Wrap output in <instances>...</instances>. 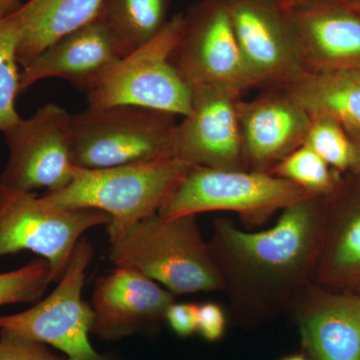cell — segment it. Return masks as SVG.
Returning a JSON list of instances; mask_svg holds the SVG:
<instances>
[{
	"label": "cell",
	"mask_w": 360,
	"mask_h": 360,
	"mask_svg": "<svg viewBox=\"0 0 360 360\" xmlns=\"http://www.w3.org/2000/svg\"><path fill=\"white\" fill-rule=\"evenodd\" d=\"M310 116H328L360 129V70L303 72L281 87Z\"/></svg>",
	"instance_id": "obj_20"
},
{
	"label": "cell",
	"mask_w": 360,
	"mask_h": 360,
	"mask_svg": "<svg viewBox=\"0 0 360 360\" xmlns=\"http://www.w3.org/2000/svg\"><path fill=\"white\" fill-rule=\"evenodd\" d=\"M110 217L98 210H70L33 193L0 184V258L32 251L51 265L52 283L65 274L82 234Z\"/></svg>",
	"instance_id": "obj_7"
},
{
	"label": "cell",
	"mask_w": 360,
	"mask_h": 360,
	"mask_svg": "<svg viewBox=\"0 0 360 360\" xmlns=\"http://www.w3.org/2000/svg\"><path fill=\"white\" fill-rule=\"evenodd\" d=\"M360 283V174L349 172L326 196L315 283L352 290Z\"/></svg>",
	"instance_id": "obj_18"
},
{
	"label": "cell",
	"mask_w": 360,
	"mask_h": 360,
	"mask_svg": "<svg viewBox=\"0 0 360 360\" xmlns=\"http://www.w3.org/2000/svg\"><path fill=\"white\" fill-rule=\"evenodd\" d=\"M238 115L246 170L262 174L304 144L310 123L307 110L281 89L239 99Z\"/></svg>",
	"instance_id": "obj_15"
},
{
	"label": "cell",
	"mask_w": 360,
	"mask_h": 360,
	"mask_svg": "<svg viewBox=\"0 0 360 360\" xmlns=\"http://www.w3.org/2000/svg\"><path fill=\"white\" fill-rule=\"evenodd\" d=\"M270 174L288 180L314 196L329 195L341 179L340 172L305 144L281 160Z\"/></svg>",
	"instance_id": "obj_22"
},
{
	"label": "cell",
	"mask_w": 360,
	"mask_h": 360,
	"mask_svg": "<svg viewBox=\"0 0 360 360\" xmlns=\"http://www.w3.org/2000/svg\"><path fill=\"white\" fill-rule=\"evenodd\" d=\"M92 257L91 243L80 239L56 290L25 311L0 315V330L6 329L51 345L63 352L68 360H108L90 342L94 312L91 305L82 300Z\"/></svg>",
	"instance_id": "obj_8"
},
{
	"label": "cell",
	"mask_w": 360,
	"mask_h": 360,
	"mask_svg": "<svg viewBox=\"0 0 360 360\" xmlns=\"http://www.w3.org/2000/svg\"><path fill=\"white\" fill-rule=\"evenodd\" d=\"M255 87L281 89L305 72L290 4L285 0H225Z\"/></svg>",
	"instance_id": "obj_11"
},
{
	"label": "cell",
	"mask_w": 360,
	"mask_h": 360,
	"mask_svg": "<svg viewBox=\"0 0 360 360\" xmlns=\"http://www.w3.org/2000/svg\"><path fill=\"white\" fill-rule=\"evenodd\" d=\"M22 4V0H0V20L15 13Z\"/></svg>",
	"instance_id": "obj_29"
},
{
	"label": "cell",
	"mask_w": 360,
	"mask_h": 360,
	"mask_svg": "<svg viewBox=\"0 0 360 360\" xmlns=\"http://www.w3.org/2000/svg\"><path fill=\"white\" fill-rule=\"evenodd\" d=\"M198 305L195 303L174 302L167 309L165 321L177 335L187 338L198 331Z\"/></svg>",
	"instance_id": "obj_27"
},
{
	"label": "cell",
	"mask_w": 360,
	"mask_h": 360,
	"mask_svg": "<svg viewBox=\"0 0 360 360\" xmlns=\"http://www.w3.org/2000/svg\"><path fill=\"white\" fill-rule=\"evenodd\" d=\"M347 129L350 139L354 142L355 150H356V165L352 172L360 174V129Z\"/></svg>",
	"instance_id": "obj_30"
},
{
	"label": "cell",
	"mask_w": 360,
	"mask_h": 360,
	"mask_svg": "<svg viewBox=\"0 0 360 360\" xmlns=\"http://www.w3.org/2000/svg\"><path fill=\"white\" fill-rule=\"evenodd\" d=\"M174 296L139 269L116 266L94 286L91 333L118 340L158 326L165 321Z\"/></svg>",
	"instance_id": "obj_13"
},
{
	"label": "cell",
	"mask_w": 360,
	"mask_h": 360,
	"mask_svg": "<svg viewBox=\"0 0 360 360\" xmlns=\"http://www.w3.org/2000/svg\"><path fill=\"white\" fill-rule=\"evenodd\" d=\"M20 32L15 21L7 16L0 20V132L4 134L20 122L16 98L20 94L18 59Z\"/></svg>",
	"instance_id": "obj_23"
},
{
	"label": "cell",
	"mask_w": 360,
	"mask_h": 360,
	"mask_svg": "<svg viewBox=\"0 0 360 360\" xmlns=\"http://www.w3.org/2000/svg\"><path fill=\"white\" fill-rule=\"evenodd\" d=\"M110 257L115 266L134 267L175 296L222 291L196 215H150L110 241Z\"/></svg>",
	"instance_id": "obj_2"
},
{
	"label": "cell",
	"mask_w": 360,
	"mask_h": 360,
	"mask_svg": "<svg viewBox=\"0 0 360 360\" xmlns=\"http://www.w3.org/2000/svg\"><path fill=\"white\" fill-rule=\"evenodd\" d=\"M356 6H357V7H359V9L360 11V2H359V4H357Z\"/></svg>",
	"instance_id": "obj_35"
},
{
	"label": "cell",
	"mask_w": 360,
	"mask_h": 360,
	"mask_svg": "<svg viewBox=\"0 0 360 360\" xmlns=\"http://www.w3.org/2000/svg\"><path fill=\"white\" fill-rule=\"evenodd\" d=\"M170 0H104L97 20L108 28L127 56L167 25Z\"/></svg>",
	"instance_id": "obj_21"
},
{
	"label": "cell",
	"mask_w": 360,
	"mask_h": 360,
	"mask_svg": "<svg viewBox=\"0 0 360 360\" xmlns=\"http://www.w3.org/2000/svg\"><path fill=\"white\" fill-rule=\"evenodd\" d=\"M309 196L314 195L274 174L191 167L158 214L175 219L203 212H234L248 229H253Z\"/></svg>",
	"instance_id": "obj_5"
},
{
	"label": "cell",
	"mask_w": 360,
	"mask_h": 360,
	"mask_svg": "<svg viewBox=\"0 0 360 360\" xmlns=\"http://www.w3.org/2000/svg\"><path fill=\"white\" fill-rule=\"evenodd\" d=\"M226 319L224 310L217 303L198 305V331L208 341H217L224 335Z\"/></svg>",
	"instance_id": "obj_28"
},
{
	"label": "cell",
	"mask_w": 360,
	"mask_h": 360,
	"mask_svg": "<svg viewBox=\"0 0 360 360\" xmlns=\"http://www.w3.org/2000/svg\"><path fill=\"white\" fill-rule=\"evenodd\" d=\"M240 98L220 87L193 89L191 110L175 130L174 158L191 167L246 170L238 115Z\"/></svg>",
	"instance_id": "obj_12"
},
{
	"label": "cell",
	"mask_w": 360,
	"mask_h": 360,
	"mask_svg": "<svg viewBox=\"0 0 360 360\" xmlns=\"http://www.w3.org/2000/svg\"><path fill=\"white\" fill-rule=\"evenodd\" d=\"M124 54L108 28L96 20L49 45L21 71L20 94L49 78L89 91Z\"/></svg>",
	"instance_id": "obj_17"
},
{
	"label": "cell",
	"mask_w": 360,
	"mask_h": 360,
	"mask_svg": "<svg viewBox=\"0 0 360 360\" xmlns=\"http://www.w3.org/2000/svg\"><path fill=\"white\" fill-rule=\"evenodd\" d=\"M71 115L49 103L4 132L8 160L0 184L16 191H58L70 184L73 165Z\"/></svg>",
	"instance_id": "obj_10"
},
{
	"label": "cell",
	"mask_w": 360,
	"mask_h": 360,
	"mask_svg": "<svg viewBox=\"0 0 360 360\" xmlns=\"http://www.w3.org/2000/svg\"><path fill=\"white\" fill-rule=\"evenodd\" d=\"M305 72L360 70V11L345 0L290 6Z\"/></svg>",
	"instance_id": "obj_14"
},
{
	"label": "cell",
	"mask_w": 360,
	"mask_h": 360,
	"mask_svg": "<svg viewBox=\"0 0 360 360\" xmlns=\"http://www.w3.org/2000/svg\"><path fill=\"white\" fill-rule=\"evenodd\" d=\"M104 0H27L11 14L20 32L18 59L30 65L49 45L96 20Z\"/></svg>",
	"instance_id": "obj_19"
},
{
	"label": "cell",
	"mask_w": 360,
	"mask_h": 360,
	"mask_svg": "<svg viewBox=\"0 0 360 360\" xmlns=\"http://www.w3.org/2000/svg\"><path fill=\"white\" fill-rule=\"evenodd\" d=\"M51 283V265L44 258H37L20 269L0 274V307L37 302Z\"/></svg>",
	"instance_id": "obj_25"
},
{
	"label": "cell",
	"mask_w": 360,
	"mask_h": 360,
	"mask_svg": "<svg viewBox=\"0 0 360 360\" xmlns=\"http://www.w3.org/2000/svg\"><path fill=\"white\" fill-rule=\"evenodd\" d=\"M345 1L349 2V4H359L360 0H345Z\"/></svg>",
	"instance_id": "obj_33"
},
{
	"label": "cell",
	"mask_w": 360,
	"mask_h": 360,
	"mask_svg": "<svg viewBox=\"0 0 360 360\" xmlns=\"http://www.w3.org/2000/svg\"><path fill=\"white\" fill-rule=\"evenodd\" d=\"M177 116L130 105L71 115L73 165L101 169L174 158Z\"/></svg>",
	"instance_id": "obj_4"
},
{
	"label": "cell",
	"mask_w": 360,
	"mask_h": 360,
	"mask_svg": "<svg viewBox=\"0 0 360 360\" xmlns=\"http://www.w3.org/2000/svg\"><path fill=\"white\" fill-rule=\"evenodd\" d=\"M191 167L175 158L101 169L75 167L68 186L44 196L60 207L108 213L110 243L132 225L158 213Z\"/></svg>",
	"instance_id": "obj_3"
},
{
	"label": "cell",
	"mask_w": 360,
	"mask_h": 360,
	"mask_svg": "<svg viewBox=\"0 0 360 360\" xmlns=\"http://www.w3.org/2000/svg\"><path fill=\"white\" fill-rule=\"evenodd\" d=\"M304 144L340 174L352 172L356 165V150L347 129L328 116H310Z\"/></svg>",
	"instance_id": "obj_24"
},
{
	"label": "cell",
	"mask_w": 360,
	"mask_h": 360,
	"mask_svg": "<svg viewBox=\"0 0 360 360\" xmlns=\"http://www.w3.org/2000/svg\"><path fill=\"white\" fill-rule=\"evenodd\" d=\"M172 65L191 89L217 86L243 96L253 89L225 0H200L184 14Z\"/></svg>",
	"instance_id": "obj_9"
},
{
	"label": "cell",
	"mask_w": 360,
	"mask_h": 360,
	"mask_svg": "<svg viewBox=\"0 0 360 360\" xmlns=\"http://www.w3.org/2000/svg\"><path fill=\"white\" fill-rule=\"evenodd\" d=\"M0 360H68L54 354L46 345L13 331L0 330Z\"/></svg>",
	"instance_id": "obj_26"
},
{
	"label": "cell",
	"mask_w": 360,
	"mask_h": 360,
	"mask_svg": "<svg viewBox=\"0 0 360 360\" xmlns=\"http://www.w3.org/2000/svg\"><path fill=\"white\" fill-rule=\"evenodd\" d=\"M184 14L169 18L153 39L123 56L89 91V108L130 105L184 117L189 112L193 89L172 65Z\"/></svg>",
	"instance_id": "obj_6"
},
{
	"label": "cell",
	"mask_w": 360,
	"mask_h": 360,
	"mask_svg": "<svg viewBox=\"0 0 360 360\" xmlns=\"http://www.w3.org/2000/svg\"><path fill=\"white\" fill-rule=\"evenodd\" d=\"M326 203V196L303 198L262 231H241L225 217L213 220L208 250L234 321L251 326L274 319L315 283Z\"/></svg>",
	"instance_id": "obj_1"
},
{
	"label": "cell",
	"mask_w": 360,
	"mask_h": 360,
	"mask_svg": "<svg viewBox=\"0 0 360 360\" xmlns=\"http://www.w3.org/2000/svg\"><path fill=\"white\" fill-rule=\"evenodd\" d=\"M290 6H295V4H305V2L314 1V0H285Z\"/></svg>",
	"instance_id": "obj_31"
},
{
	"label": "cell",
	"mask_w": 360,
	"mask_h": 360,
	"mask_svg": "<svg viewBox=\"0 0 360 360\" xmlns=\"http://www.w3.org/2000/svg\"><path fill=\"white\" fill-rule=\"evenodd\" d=\"M354 290V291H355V292L359 293V295H360V283L359 284H357L356 286H355L354 290Z\"/></svg>",
	"instance_id": "obj_34"
},
{
	"label": "cell",
	"mask_w": 360,
	"mask_h": 360,
	"mask_svg": "<svg viewBox=\"0 0 360 360\" xmlns=\"http://www.w3.org/2000/svg\"><path fill=\"white\" fill-rule=\"evenodd\" d=\"M315 360H360V295L314 283L292 307Z\"/></svg>",
	"instance_id": "obj_16"
},
{
	"label": "cell",
	"mask_w": 360,
	"mask_h": 360,
	"mask_svg": "<svg viewBox=\"0 0 360 360\" xmlns=\"http://www.w3.org/2000/svg\"><path fill=\"white\" fill-rule=\"evenodd\" d=\"M283 360H307V359L302 356V355H292V356L286 357V359Z\"/></svg>",
	"instance_id": "obj_32"
}]
</instances>
